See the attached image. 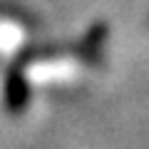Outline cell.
I'll use <instances>...</instances> for the list:
<instances>
[{"label":"cell","mask_w":149,"mask_h":149,"mask_svg":"<svg viewBox=\"0 0 149 149\" xmlns=\"http://www.w3.org/2000/svg\"><path fill=\"white\" fill-rule=\"evenodd\" d=\"M30 100V87L20 70H10L5 77V107L10 112H22Z\"/></svg>","instance_id":"6da1fadb"}]
</instances>
